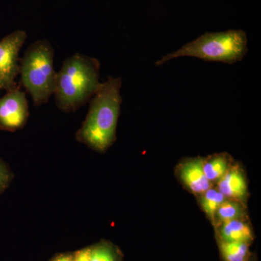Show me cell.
<instances>
[{"mask_svg":"<svg viewBox=\"0 0 261 261\" xmlns=\"http://www.w3.org/2000/svg\"><path fill=\"white\" fill-rule=\"evenodd\" d=\"M121 77H108L89 103L88 113L77 130L78 142L98 152H106L116 140L121 113Z\"/></svg>","mask_w":261,"mask_h":261,"instance_id":"6da1fadb","label":"cell"},{"mask_svg":"<svg viewBox=\"0 0 261 261\" xmlns=\"http://www.w3.org/2000/svg\"><path fill=\"white\" fill-rule=\"evenodd\" d=\"M100 63L95 58L75 53L65 59L57 73L54 95L57 106L65 113L78 111L97 92Z\"/></svg>","mask_w":261,"mask_h":261,"instance_id":"7a4b0ae2","label":"cell"},{"mask_svg":"<svg viewBox=\"0 0 261 261\" xmlns=\"http://www.w3.org/2000/svg\"><path fill=\"white\" fill-rule=\"evenodd\" d=\"M247 51V34L243 30L206 32L185 44L177 51L163 56L155 62V65L161 66L168 61L181 57H193L204 61L232 65L241 61Z\"/></svg>","mask_w":261,"mask_h":261,"instance_id":"3957f363","label":"cell"},{"mask_svg":"<svg viewBox=\"0 0 261 261\" xmlns=\"http://www.w3.org/2000/svg\"><path fill=\"white\" fill-rule=\"evenodd\" d=\"M54 57L50 42L39 39L29 45L20 60V82L30 94L34 106L46 104L54 94L57 76Z\"/></svg>","mask_w":261,"mask_h":261,"instance_id":"277c9868","label":"cell"},{"mask_svg":"<svg viewBox=\"0 0 261 261\" xmlns=\"http://www.w3.org/2000/svg\"><path fill=\"white\" fill-rule=\"evenodd\" d=\"M25 31L16 30L0 40V91L6 92L17 87L20 73L19 53L27 40Z\"/></svg>","mask_w":261,"mask_h":261,"instance_id":"5b68a950","label":"cell"},{"mask_svg":"<svg viewBox=\"0 0 261 261\" xmlns=\"http://www.w3.org/2000/svg\"><path fill=\"white\" fill-rule=\"evenodd\" d=\"M29 117L28 99L19 87L0 97V130L16 132L27 124Z\"/></svg>","mask_w":261,"mask_h":261,"instance_id":"8992f818","label":"cell"},{"mask_svg":"<svg viewBox=\"0 0 261 261\" xmlns=\"http://www.w3.org/2000/svg\"><path fill=\"white\" fill-rule=\"evenodd\" d=\"M202 162L203 159L200 157L184 160L176 169L182 185L197 197L214 186L206 178Z\"/></svg>","mask_w":261,"mask_h":261,"instance_id":"52a82bcc","label":"cell"},{"mask_svg":"<svg viewBox=\"0 0 261 261\" xmlns=\"http://www.w3.org/2000/svg\"><path fill=\"white\" fill-rule=\"evenodd\" d=\"M216 185L226 198L246 202L248 197L246 176L239 165L233 164Z\"/></svg>","mask_w":261,"mask_h":261,"instance_id":"ba28073f","label":"cell"},{"mask_svg":"<svg viewBox=\"0 0 261 261\" xmlns=\"http://www.w3.org/2000/svg\"><path fill=\"white\" fill-rule=\"evenodd\" d=\"M216 240L252 244L254 233L247 219L227 221L215 226Z\"/></svg>","mask_w":261,"mask_h":261,"instance_id":"9c48e42d","label":"cell"},{"mask_svg":"<svg viewBox=\"0 0 261 261\" xmlns=\"http://www.w3.org/2000/svg\"><path fill=\"white\" fill-rule=\"evenodd\" d=\"M203 170L206 178L212 185H216L228 172L234 163L226 152L212 154L203 159Z\"/></svg>","mask_w":261,"mask_h":261,"instance_id":"30bf717a","label":"cell"},{"mask_svg":"<svg viewBox=\"0 0 261 261\" xmlns=\"http://www.w3.org/2000/svg\"><path fill=\"white\" fill-rule=\"evenodd\" d=\"M238 219H247L245 202L226 198L218 209L213 225L215 227L222 223Z\"/></svg>","mask_w":261,"mask_h":261,"instance_id":"8fae6325","label":"cell"},{"mask_svg":"<svg viewBox=\"0 0 261 261\" xmlns=\"http://www.w3.org/2000/svg\"><path fill=\"white\" fill-rule=\"evenodd\" d=\"M217 243L223 261H249L251 258V244L221 240H217Z\"/></svg>","mask_w":261,"mask_h":261,"instance_id":"7c38bea8","label":"cell"},{"mask_svg":"<svg viewBox=\"0 0 261 261\" xmlns=\"http://www.w3.org/2000/svg\"><path fill=\"white\" fill-rule=\"evenodd\" d=\"M89 257L90 261H123L120 249L106 240L89 247Z\"/></svg>","mask_w":261,"mask_h":261,"instance_id":"4fadbf2b","label":"cell"},{"mask_svg":"<svg viewBox=\"0 0 261 261\" xmlns=\"http://www.w3.org/2000/svg\"><path fill=\"white\" fill-rule=\"evenodd\" d=\"M197 197L201 208L210 219L212 224H214L216 212L220 205L226 200V197L214 186L211 187L200 195L197 196Z\"/></svg>","mask_w":261,"mask_h":261,"instance_id":"5bb4252c","label":"cell"},{"mask_svg":"<svg viewBox=\"0 0 261 261\" xmlns=\"http://www.w3.org/2000/svg\"><path fill=\"white\" fill-rule=\"evenodd\" d=\"M13 173L8 163L0 159V195L8 190L13 180Z\"/></svg>","mask_w":261,"mask_h":261,"instance_id":"9a60e30c","label":"cell"},{"mask_svg":"<svg viewBox=\"0 0 261 261\" xmlns=\"http://www.w3.org/2000/svg\"><path fill=\"white\" fill-rule=\"evenodd\" d=\"M75 261H90L89 257V247L81 249L74 252Z\"/></svg>","mask_w":261,"mask_h":261,"instance_id":"2e32d148","label":"cell"},{"mask_svg":"<svg viewBox=\"0 0 261 261\" xmlns=\"http://www.w3.org/2000/svg\"><path fill=\"white\" fill-rule=\"evenodd\" d=\"M49 261H75L74 252H64L55 255Z\"/></svg>","mask_w":261,"mask_h":261,"instance_id":"e0dca14e","label":"cell"},{"mask_svg":"<svg viewBox=\"0 0 261 261\" xmlns=\"http://www.w3.org/2000/svg\"><path fill=\"white\" fill-rule=\"evenodd\" d=\"M249 261H257L256 257L254 256L253 255H252L251 258L250 259V260Z\"/></svg>","mask_w":261,"mask_h":261,"instance_id":"ac0fdd59","label":"cell"}]
</instances>
